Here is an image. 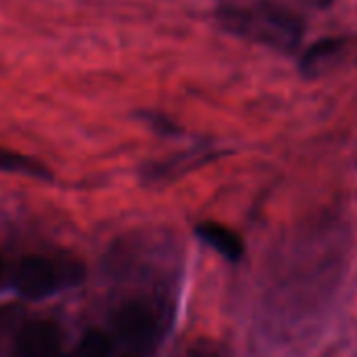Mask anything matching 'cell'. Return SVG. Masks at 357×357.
<instances>
[{
    "label": "cell",
    "mask_w": 357,
    "mask_h": 357,
    "mask_svg": "<svg viewBox=\"0 0 357 357\" xmlns=\"http://www.w3.org/2000/svg\"><path fill=\"white\" fill-rule=\"evenodd\" d=\"M218 21L234 36L280 50L295 48L303 38V21L291 8L272 0L222 4Z\"/></svg>",
    "instance_id": "1"
},
{
    "label": "cell",
    "mask_w": 357,
    "mask_h": 357,
    "mask_svg": "<svg viewBox=\"0 0 357 357\" xmlns=\"http://www.w3.org/2000/svg\"><path fill=\"white\" fill-rule=\"evenodd\" d=\"M84 280V268L79 264L50 261L46 257H25L13 278L15 291L31 301L46 299L63 287H75Z\"/></svg>",
    "instance_id": "2"
},
{
    "label": "cell",
    "mask_w": 357,
    "mask_h": 357,
    "mask_svg": "<svg viewBox=\"0 0 357 357\" xmlns=\"http://www.w3.org/2000/svg\"><path fill=\"white\" fill-rule=\"evenodd\" d=\"M115 331L126 343H130L138 349H151L159 339L161 324H159V316H157L155 307H151V303L130 301L117 310Z\"/></svg>",
    "instance_id": "3"
},
{
    "label": "cell",
    "mask_w": 357,
    "mask_h": 357,
    "mask_svg": "<svg viewBox=\"0 0 357 357\" xmlns=\"http://www.w3.org/2000/svg\"><path fill=\"white\" fill-rule=\"evenodd\" d=\"M15 349L19 357H59L61 331L48 320L29 322L17 333Z\"/></svg>",
    "instance_id": "4"
},
{
    "label": "cell",
    "mask_w": 357,
    "mask_h": 357,
    "mask_svg": "<svg viewBox=\"0 0 357 357\" xmlns=\"http://www.w3.org/2000/svg\"><path fill=\"white\" fill-rule=\"evenodd\" d=\"M195 232H197V236H199L201 243H205L207 247H211L226 261L236 264V261L243 259V255H245V243H243V238L234 230H230V228H226L222 224H215V222H201L195 228Z\"/></svg>",
    "instance_id": "5"
},
{
    "label": "cell",
    "mask_w": 357,
    "mask_h": 357,
    "mask_svg": "<svg viewBox=\"0 0 357 357\" xmlns=\"http://www.w3.org/2000/svg\"><path fill=\"white\" fill-rule=\"evenodd\" d=\"M341 52H343V42L324 40L307 50V54L303 56V63H301L303 71L307 75H322L324 71H328L333 67V63L339 59Z\"/></svg>",
    "instance_id": "6"
},
{
    "label": "cell",
    "mask_w": 357,
    "mask_h": 357,
    "mask_svg": "<svg viewBox=\"0 0 357 357\" xmlns=\"http://www.w3.org/2000/svg\"><path fill=\"white\" fill-rule=\"evenodd\" d=\"M0 172L2 174H17V176H27V178H38V180H50V172L46 169V165H42L40 161L2 149L0 146Z\"/></svg>",
    "instance_id": "7"
},
{
    "label": "cell",
    "mask_w": 357,
    "mask_h": 357,
    "mask_svg": "<svg viewBox=\"0 0 357 357\" xmlns=\"http://www.w3.org/2000/svg\"><path fill=\"white\" fill-rule=\"evenodd\" d=\"M79 357H111L113 356V341L102 331H88L79 345H77Z\"/></svg>",
    "instance_id": "8"
},
{
    "label": "cell",
    "mask_w": 357,
    "mask_h": 357,
    "mask_svg": "<svg viewBox=\"0 0 357 357\" xmlns=\"http://www.w3.org/2000/svg\"><path fill=\"white\" fill-rule=\"evenodd\" d=\"M190 357H224L220 351H215L213 347H203L199 351H195Z\"/></svg>",
    "instance_id": "9"
},
{
    "label": "cell",
    "mask_w": 357,
    "mask_h": 357,
    "mask_svg": "<svg viewBox=\"0 0 357 357\" xmlns=\"http://www.w3.org/2000/svg\"><path fill=\"white\" fill-rule=\"evenodd\" d=\"M307 4H312V6H326V4H331V0H305Z\"/></svg>",
    "instance_id": "10"
},
{
    "label": "cell",
    "mask_w": 357,
    "mask_h": 357,
    "mask_svg": "<svg viewBox=\"0 0 357 357\" xmlns=\"http://www.w3.org/2000/svg\"><path fill=\"white\" fill-rule=\"evenodd\" d=\"M0 276H2V255H0Z\"/></svg>",
    "instance_id": "11"
}]
</instances>
